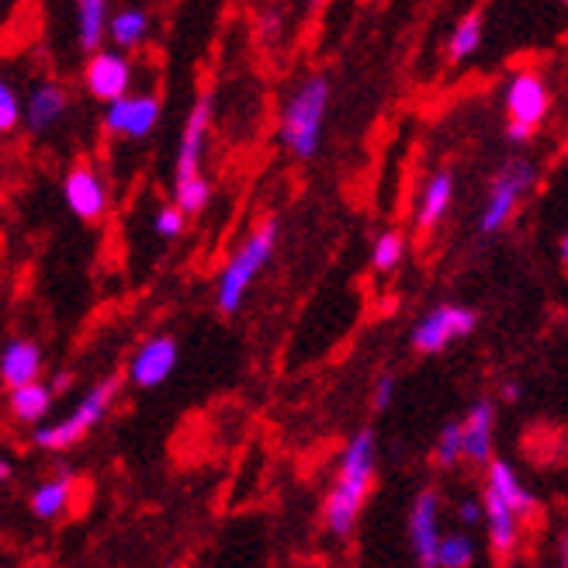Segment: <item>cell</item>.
<instances>
[{
	"mask_svg": "<svg viewBox=\"0 0 568 568\" xmlns=\"http://www.w3.org/2000/svg\"><path fill=\"white\" fill-rule=\"evenodd\" d=\"M375 462H378V444L372 430H361L351 437V444L344 447V458H339V475L336 486L326 496V527L336 537H347L357 527L361 506L372 493L375 481Z\"/></svg>",
	"mask_w": 568,
	"mask_h": 568,
	"instance_id": "1",
	"label": "cell"
},
{
	"mask_svg": "<svg viewBox=\"0 0 568 568\" xmlns=\"http://www.w3.org/2000/svg\"><path fill=\"white\" fill-rule=\"evenodd\" d=\"M329 80L308 77L302 88L284 101L281 111V142L295 160H312L323 146L326 111H329Z\"/></svg>",
	"mask_w": 568,
	"mask_h": 568,
	"instance_id": "2",
	"label": "cell"
},
{
	"mask_svg": "<svg viewBox=\"0 0 568 568\" xmlns=\"http://www.w3.org/2000/svg\"><path fill=\"white\" fill-rule=\"evenodd\" d=\"M274 246H277V222L274 219H264L257 230H253L240 250L230 257V264L222 267L219 274V288H215V305L219 312H225V316H233V312H240L250 284L261 277V271L271 264L274 257Z\"/></svg>",
	"mask_w": 568,
	"mask_h": 568,
	"instance_id": "3",
	"label": "cell"
},
{
	"mask_svg": "<svg viewBox=\"0 0 568 568\" xmlns=\"http://www.w3.org/2000/svg\"><path fill=\"white\" fill-rule=\"evenodd\" d=\"M506 135L509 142H530L551 115V88L537 70H517L506 80Z\"/></svg>",
	"mask_w": 568,
	"mask_h": 568,
	"instance_id": "4",
	"label": "cell"
},
{
	"mask_svg": "<svg viewBox=\"0 0 568 568\" xmlns=\"http://www.w3.org/2000/svg\"><path fill=\"white\" fill-rule=\"evenodd\" d=\"M119 395V378H104L98 382L83 399L77 403V409L60 419V423H49V426H39L36 430V447L42 450H70L77 447L83 437H88L94 426L108 416L111 403H115Z\"/></svg>",
	"mask_w": 568,
	"mask_h": 568,
	"instance_id": "5",
	"label": "cell"
},
{
	"mask_svg": "<svg viewBox=\"0 0 568 568\" xmlns=\"http://www.w3.org/2000/svg\"><path fill=\"white\" fill-rule=\"evenodd\" d=\"M534 181H537V166L530 160H509L489 187L486 209H481V219H478V233L496 236L503 225L514 219V212L520 209L524 194L534 187Z\"/></svg>",
	"mask_w": 568,
	"mask_h": 568,
	"instance_id": "6",
	"label": "cell"
},
{
	"mask_svg": "<svg viewBox=\"0 0 568 568\" xmlns=\"http://www.w3.org/2000/svg\"><path fill=\"white\" fill-rule=\"evenodd\" d=\"M478 326V312L465 308V305H437L434 312L416 323L413 329V347L419 354H440L458 339L471 336Z\"/></svg>",
	"mask_w": 568,
	"mask_h": 568,
	"instance_id": "7",
	"label": "cell"
},
{
	"mask_svg": "<svg viewBox=\"0 0 568 568\" xmlns=\"http://www.w3.org/2000/svg\"><path fill=\"white\" fill-rule=\"evenodd\" d=\"M160 115L163 104L156 94H122L115 101H108L104 129L122 139H146L160 125Z\"/></svg>",
	"mask_w": 568,
	"mask_h": 568,
	"instance_id": "8",
	"label": "cell"
},
{
	"mask_svg": "<svg viewBox=\"0 0 568 568\" xmlns=\"http://www.w3.org/2000/svg\"><path fill=\"white\" fill-rule=\"evenodd\" d=\"M63 197H67V209L83 222H101L108 215V205H111L108 181L88 163H77L67 174Z\"/></svg>",
	"mask_w": 568,
	"mask_h": 568,
	"instance_id": "9",
	"label": "cell"
},
{
	"mask_svg": "<svg viewBox=\"0 0 568 568\" xmlns=\"http://www.w3.org/2000/svg\"><path fill=\"white\" fill-rule=\"evenodd\" d=\"M178 357H181V347L174 336H150L146 344H142L135 354H132V364H129V382L135 388H156L163 385L170 375H174L178 367Z\"/></svg>",
	"mask_w": 568,
	"mask_h": 568,
	"instance_id": "10",
	"label": "cell"
},
{
	"mask_svg": "<svg viewBox=\"0 0 568 568\" xmlns=\"http://www.w3.org/2000/svg\"><path fill=\"white\" fill-rule=\"evenodd\" d=\"M83 83H88L91 98L98 101H115L122 94H129L132 88V63L115 49H94L88 70H83Z\"/></svg>",
	"mask_w": 568,
	"mask_h": 568,
	"instance_id": "11",
	"label": "cell"
},
{
	"mask_svg": "<svg viewBox=\"0 0 568 568\" xmlns=\"http://www.w3.org/2000/svg\"><path fill=\"white\" fill-rule=\"evenodd\" d=\"M409 541L416 551L419 568H437V545H440V493L423 489L409 514Z\"/></svg>",
	"mask_w": 568,
	"mask_h": 568,
	"instance_id": "12",
	"label": "cell"
},
{
	"mask_svg": "<svg viewBox=\"0 0 568 568\" xmlns=\"http://www.w3.org/2000/svg\"><path fill=\"white\" fill-rule=\"evenodd\" d=\"M212 94H202L194 101L187 125L181 132V146H178V178H191L202 174V156H205V142H209V129H212Z\"/></svg>",
	"mask_w": 568,
	"mask_h": 568,
	"instance_id": "13",
	"label": "cell"
},
{
	"mask_svg": "<svg viewBox=\"0 0 568 568\" xmlns=\"http://www.w3.org/2000/svg\"><path fill=\"white\" fill-rule=\"evenodd\" d=\"M481 524L489 530V545L499 558H509L520 545V517L496 493H481Z\"/></svg>",
	"mask_w": 568,
	"mask_h": 568,
	"instance_id": "14",
	"label": "cell"
},
{
	"mask_svg": "<svg viewBox=\"0 0 568 568\" xmlns=\"http://www.w3.org/2000/svg\"><path fill=\"white\" fill-rule=\"evenodd\" d=\"M462 426V458L486 465L493 458V434H496V406L489 399H481L471 406Z\"/></svg>",
	"mask_w": 568,
	"mask_h": 568,
	"instance_id": "15",
	"label": "cell"
},
{
	"mask_svg": "<svg viewBox=\"0 0 568 568\" xmlns=\"http://www.w3.org/2000/svg\"><path fill=\"white\" fill-rule=\"evenodd\" d=\"M70 108V98L60 83H39L28 98V108H21V122L32 132H49L52 125H60Z\"/></svg>",
	"mask_w": 568,
	"mask_h": 568,
	"instance_id": "16",
	"label": "cell"
},
{
	"mask_svg": "<svg viewBox=\"0 0 568 568\" xmlns=\"http://www.w3.org/2000/svg\"><path fill=\"white\" fill-rule=\"evenodd\" d=\"M42 375V347L36 339H11L0 354V382L8 388L28 385Z\"/></svg>",
	"mask_w": 568,
	"mask_h": 568,
	"instance_id": "17",
	"label": "cell"
},
{
	"mask_svg": "<svg viewBox=\"0 0 568 568\" xmlns=\"http://www.w3.org/2000/svg\"><path fill=\"white\" fill-rule=\"evenodd\" d=\"M489 465V471H486V489L489 493H496L509 509H514L517 517H527V514H534L537 509V499H534V493L524 486L520 481V475L514 471V465H506V462H486Z\"/></svg>",
	"mask_w": 568,
	"mask_h": 568,
	"instance_id": "18",
	"label": "cell"
},
{
	"mask_svg": "<svg viewBox=\"0 0 568 568\" xmlns=\"http://www.w3.org/2000/svg\"><path fill=\"white\" fill-rule=\"evenodd\" d=\"M450 202H454V174H450V170H437V174L426 181L423 191H419V205H416V225H419V230L423 233L437 230V222L447 215Z\"/></svg>",
	"mask_w": 568,
	"mask_h": 568,
	"instance_id": "19",
	"label": "cell"
},
{
	"mask_svg": "<svg viewBox=\"0 0 568 568\" xmlns=\"http://www.w3.org/2000/svg\"><path fill=\"white\" fill-rule=\"evenodd\" d=\"M52 395H55L52 385H42L39 378H36V382H28V385L11 388V399H8L11 416H14L18 423H28V426L42 423V419L49 416V409H52Z\"/></svg>",
	"mask_w": 568,
	"mask_h": 568,
	"instance_id": "20",
	"label": "cell"
},
{
	"mask_svg": "<svg viewBox=\"0 0 568 568\" xmlns=\"http://www.w3.org/2000/svg\"><path fill=\"white\" fill-rule=\"evenodd\" d=\"M73 475L63 471V475H55L49 481H42V486L32 493V514L42 517V520H55V517H63L67 514V506L73 499Z\"/></svg>",
	"mask_w": 568,
	"mask_h": 568,
	"instance_id": "21",
	"label": "cell"
},
{
	"mask_svg": "<svg viewBox=\"0 0 568 568\" xmlns=\"http://www.w3.org/2000/svg\"><path fill=\"white\" fill-rule=\"evenodd\" d=\"M104 36L115 42L122 52L135 49L146 42L150 36V14L146 11H139V8H125L119 11L115 18H108V28H104Z\"/></svg>",
	"mask_w": 568,
	"mask_h": 568,
	"instance_id": "22",
	"label": "cell"
},
{
	"mask_svg": "<svg viewBox=\"0 0 568 568\" xmlns=\"http://www.w3.org/2000/svg\"><path fill=\"white\" fill-rule=\"evenodd\" d=\"M104 28H108V0H77V36L83 52L101 49Z\"/></svg>",
	"mask_w": 568,
	"mask_h": 568,
	"instance_id": "23",
	"label": "cell"
},
{
	"mask_svg": "<svg viewBox=\"0 0 568 568\" xmlns=\"http://www.w3.org/2000/svg\"><path fill=\"white\" fill-rule=\"evenodd\" d=\"M212 202V184L205 181V174H191V178H178L174 181V205L194 219V215H202Z\"/></svg>",
	"mask_w": 568,
	"mask_h": 568,
	"instance_id": "24",
	"label": "cell"
},
{
	"mask_svg": "<svg viewBox=\"0 0 568 568\" xmlns=\"http://www.w3.org/2000/svg\"><path fill=\"white\" fill-rule=\"evenodd\" d=\"M481 45V14H465L458 24H454L450 32V42H447V52H450V63H465L471 52H478Z\"/></svg>",
	"mask_w": 568,
	"mask_h": 568,
	"instance_id": "25",
	"label": "cell"
},
{
	"mask_svg": "<svg viewBox=\"0 0 568 568\" xmlns=\"http://www.w3.org/2000/svg\"><path fill=\"white\" fill-rule=\"evenodd\" d=\"M475 561V541L468 534H440L437 545V568H471Z\"/></svg>",
	"mask_w": 568,
	"mask_h": 568,
	"instance_id": "26",
	"label": "cell"
},
{
	"mask_svg": "<svg viewBox=\"0 0 568 568\" xmlns=\"http://www.w3.org/2000/svg\"><path fill=\"white\" fill-rule=\"evenodd\" d=\"M403 257H406V236H403L399 230H385V233L375 240V246H372V267L382 271V274H388V271L399 267Z\"/></svg>",
	"mask_w": 568,
	"mask_h": 568,
	"instance_id": "27",
	"label": "cell"
},
{
	"mask_svg": "<svg viewBox=\"0 0 568 568\" xmlns=\"http://www.w3.org/2000/svg\"><path fill=\"white\" fill-rule=\"evenodd\" d=\"M21 125V98L11 88V80L0 77V135H8Z\"/></svg>",
	"mask_w": 568,
	"mask_h": 568,
	"instance_id": "28",
	"label": "cell"
},
{
	"mask_svg": "<svg viewBox=\"0 0 568 568\" xmlns=\"http://www.w3.org/2000/svg\"><path fill=\"white\" fill-rule=\"evenodd\" d=\"M458 462H462V426L447 423L440 430V440H437V465L454 468Z\"/></svg>",
	"mask_w": 568,
	"mask_h": 568,
	"instance_id": "29",
	"label": "cell"
},
{
	"mask_svg": "<svg viewBox=\"0 0 568 568\" xmlns=\"http://www.w3.org/2000/svg\"><path fill=\"white\" fill-rule=\"evenodd\" d=\"M184 225H187V215L170 202V205H163V209H156V215H153V230H156V236H163V240H178L181 233H184Z\"/></svg>",
	"mask_w": 568,
	"mask_h": 568,
	"instance_id": "30",
	"label": "cell"
},
{
	"mask_svg": "<svg viewBox=\"0 0 568 568\" xmlns=\"http://www.w3.org/2000/svg\"><path fill=\"white\" fill-rule=\"evenodd\" d=\"M392 395H395V378L392 375H382L378 382H375V395H372V406L382 413V409H388L392 406Z\"/></svg>",
	"mask_w": 568,
	"mask_h": 568,
	"instance_id": "31",
	"label": "cell"
},
{
	"mask_svg": "<svg viewBox=\"0 0 568 568\" xmlns=\"http://www.w3.org/2000/svg\"><path fill=\"white\" fill-rule=\"evenodd\" d=\"M458 520L468 524V527L471 524H481V503L478 499H462L458 503Z\"/></svg>",
	"mask_w": 568,
	"mask_h": 568,
	"instance_id": "32",
	"label": "cell"
},
{
	"mask_svg": "<svg viewBox=\"0 0 568 568\" xmlns=\"http://www.w3.org/2000/svg\"><path fill=\"white\" fill-rule=\"evenodd\" d=\"M277 24H281V14H277V11L261 14V36H264V39H274V36H277Z\"/></svg>",
	"mask_w": 568,
	"mask_h": 568,
	"instance_id": "33",
	"label": "cell"
},
{
	"mask_svg": "<svg viewBox=\"0 0 568 568\" xmlns=\"http://www.w3.org/2000/svg\"><path fill=\"white\" fill-rule=\"evenodd\" d=\"M503 395H506V403H517V399H520V385H517V382H509V385L503 388Z\"/></svg>",
	"mask_w": 568,
	"mask_h": 568,
	"instance_id": "34",
	"label": "cell"
},
{
	"mask_svg": "<svg viewBox=\"0 0 568 568\" xmlns=\"http://www.w3.org/2000/svg\"><path fill=\"white\" fill-rule=\"evenodd\" d=\"M8 478H11V462L0 458V481H8Z\"/></svg>",
	"mask_w": 568,
	"mask_h": 568,
	"instance_id": "35",
	"label": "cell"
}]
</instances>
